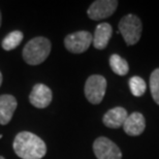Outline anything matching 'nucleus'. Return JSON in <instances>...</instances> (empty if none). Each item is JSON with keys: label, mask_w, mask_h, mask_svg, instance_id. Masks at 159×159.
Instances as JSON below:
<instances>
[{"label": "nucleus", "mask_w": 159, "mask_h": 159, "mask_svg": "<svg viewBox=\"0 0 159 159\" xmlns=\"http://www.w3.org/2000/svg\"><path fill=\"white\" fill-rule=\"evenodd\" d=\"M12 147L15 153L22 159H41L47 153L46 143L29 131L19 132Z\"/></svg>", "instance_id": "obj_1"}, {"label": "nucleus", "mask_w": 159, "mask_h": 159, "mask_svg": "<svg viewBox=\"0 0 159 159\" xmlns=\"http://www.w3.org/2000/svg\"><path fill=\"white\" fill-rule=\"evenodd\" d=\"M51 49L52 44L47 37H34L24 47L23 59L29 65H39L49 57Z\"/></svg>", "instance_id": "obj_2"}, {"label": "nucleus", "mask_w": 159, "mask_h": 159, "mask_svg": "<svg viewBox=\"0 0 159 159\" xmlns=\"http://www.w3.org/2000/svg\"><path fill=\"white\" fill-rule=\"evenodd\" d=\"M143 24L138 16L129 14L119 22V33L122 35L127 46H133L139 43L142 36Z\"/></svg>", "instance_id": "obj_3"}, {"label": "nucleus", "mask_w": 159, "mask_h": 159, "mask_svg": "<svg viewBox=\"0 0 159 159\" xmlns=\"http://www.w3.org/2000/svg\"><path fill=\"white\" fill-rule=\"evenodd\" d=\"M107 80L102 75H92L85 83L84 92L87 100L92 104H98L102 101L107 91Z\"/></svg>", "instance_id": "obj_4"}, {"label": "nucleus", "mask_w": 159, "mask_h": 159, "mask_svg": "<svg viewBox=\"0 0 159 159\" xmlns=\"http://www.w3.org/2000/svg\"><path fill=\"white\" fill-rule=\"evenodd\" d=\"M93 41V36L89 31L82 30L68 34L64 39L66 50L72 54H81L86 52Z\"/></svg>", "instance_id": "obj_5"}, {"label": "nucleus", "mask_w": 159, "mask_h": 159, "mask_svg": "<svg viewBox=\"0 0 159 159\" xmlns=\"http://www.w3.org/2000/svg\"><path fill=\"white\" fill-rule=\"evenodd\" d=\"M93 152L97 159H122L120 148L106 136H99L95 139Z\"/></svg>", "instance_id": "obj_6"}, {"label": "nucleus", "mask_w": 159, "mask_h": 159, "mask_svg": "<svg viewBox=\"0 0 159 159\" xmlns=\"http://www.w3.org/2000/svg\"><path fill=\"white\" fill-rule=\"evenodd\" d=\"M118 7L116 0H96L89 6L87 15L91 20L98 21L111 17Z\"/></svg>", "instance_id": "obj_7"}, {"label": "nucleus", "mask_w": 159, "mask_h": 159, "mask_svg": "<svg viewBox=\"0 0 159 159\" xmlns=\"http://www.w3.org/2000/svg\"><path fill=\"white\" fill-rule=\"evenodd\" d=\"M53 99L52 90L43 84H36L32 88L29 95V101L33 107L37 109H44L49 107Z\"/></svg>", "instance_id": "obj_8"}, {"label": "nucleus", "mask_w": 159, "mask_h": 159, "mask_svg": "<svg viewBox=\"0 0 159 159\" xmlns=\"http://www.w3.org/2000/svg\"><path fill=\"white\" fill-rule=\"evenodd\" d=\"M122 127L126 134L130 136L141 135L146 128V120L144 115L139 112L130 114L126 118Z\"/></svg>", "instance_id": "obj_9"}, {"label": "nucleus", "mask_w": 159, "mask_h": 159, "mask_svg": "<svg viewBox=\"0 0 159 159\" xmlns=\"http://www.w3.org/2000/svg\"><path fill=\"white\" fill-rule=\"evenodd\" d=\"M18 107L17 99L11 94L0 95V124L6 125L11 122Z\"/></svg>", "instance_id": "obj_10"}, {"label": "nucleus", "mask_w": 159, "mask_h": 159, "mask_svg": "<svg viewBox=\"0 0 159 159\" xmlns=\"http://www.w3.org/2000/svg\"><path fill=\"white\" fill-rule=\"evenodd\" d=\"M128 117L127 111L122 107H116L109 110L102 117V122L109 128L118 129L123 126L126 118Z\"/></svg>", "instance_id": "obj_11"}, {"label": "nucleus", "mask_w": 159, "mask_h": 159, "mask_svg": "<svg viewBox=\"0 0 159 159\" xmlns=\"http://www.w3.org/2000/svg\"><path fill=\"white\" fill-rule=\"evenodd\" d=\"M113 28L109 23H100L97 25L93 35V46L97 50L106 49L112 37Z\"/></svg>", "instance_id": "obj_12"}, {"label": "nucleus", "mask_w": 159, "mask_h": 159, "mask_svg": "<svg viewBox=\"0 0 159 159\" xmlns=\"http://www.w3.org/2000/svg\"><path fill=\"white\" fill-rule=\"evenodd\" d=\"M110 66L116 75H121V77L126 75L129 71L128 63H127L125 59H123L122 57L119 56L118 54H113L110 57Z\"/></svg>", "instance_id": "obj_13"}, {"label": "nucleus", "mask_w": 159, "mask_h": 159, "mask_svg": "<svg viewBox=\"0 0 159 159\" xmlns=\"http://www.w3.org/2000/svg\"><path fill=\"white\" fill-rule=\"evenodd\" d=\"M23 37H24V35H23V32H22V31H19V30L11 31V32L8 33L2 40L1 46L3 48V50L11 51V50L16 49V48L22 43Z\"/></svg>", "instance_id": "obj_14"}, {"label": "nucleus", "mask_w": 159, "mask_h": 159, "mask_svg": "<svg viewBox=\"0 0 159 159\" xmlns=\"http://www.w3.org/2000/svg\"><path fill=\"white\" fill-rule=\"evenodd\" d=\"M129 88L134 96L139 97L145 94L146 90H147V84L141 77L134 75L129 79Z\"/></svg>", "instance_id": "obj_15"}, {"label": "nucleus", "mask_w": 159, "mask_h": 159, "mask_svg": "<svg viewBox=\"0 0 159 159\" xmlns=\"http://www.w3.org/2000/svg\"><path fill=\"white\" fill-rule=\"evenodd\" d=\"M150 91L154 101L159 106V68H156L150 75Z\"/></svg>", "instance_id": "obj_16"}, {"label": "nucleus", "mask_w": 159, "mask_h": 159, "mask_svg": "<svg viewBox=\"0 0 159 159\" xmlns=\"http://www.w3.org/2000/svg\"><path fill=\"white\" fill-rule=\"evenodd\" d=\"M1 84H2V74L0 71V86H1Z\"/></svg>", "instance_id": "obj_17"}, {"label": "nucleus", "mask_w": 159, "mask_h": 159, "mask_svg": "<svg viewBox=\"0 0 159 159\" xmlns=\"http://www.w3.org/2000/svg\"><path fill=\"white\" fill-rule=\"evenodd\" d=\"M1 12H0V26H1Z\"/></svg>", "instance_id": "obj_18"}, {"label": "nucleus", "mask_w": 159, "mask_h": 159, "mask_svg": "<svg viewBox=\"0 0 159 159\" xmlns=\"http://www.w3.org/2000/svg\"><path fill=\"white\" fill-rule=\"evenodd\" d=\"M0 159H5L4 157H2V156H0Z\"/></svg>", "instance_id": "obj_19"}, {"label": "nucleus", "mask_w": 159, "mask_h": 159, "mask_svg": "<svg viewBox=\"0 0 159 159\" xmlns=\"http://www.w3.org/2000/svg\"><path fill=\"white\" fill-rule=\"evenodd\" d=\"M1 138H2V135H1V134H0V139H1Z\"/></svg>", "instance_id": "obj_20"}]
</instances>
